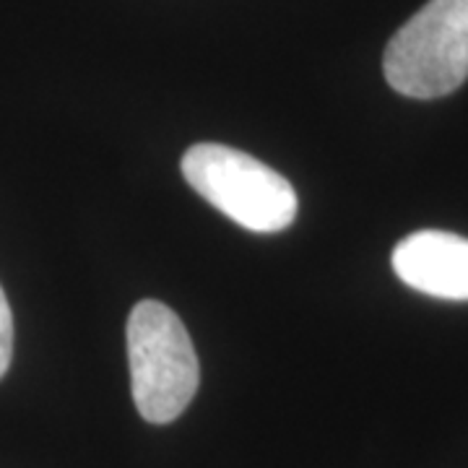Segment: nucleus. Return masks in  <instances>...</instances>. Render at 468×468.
<instances>
[{
    "mask_svg": "<svg viewBox=\"0 0 468 468\" xmlns=\"http://www.w3.org/2000/svg\"><path fill=\"white\" fill-rule=\"evenodd\" d=\"M388 84L411 100L452 94L468 79V0H430L388 42Z\"/></svg>",
    "mask_w": 468,
    "mask_h": 468,
    "instance_id": "nucleus-3",
    "label": "nucleus"
},
{
    "mask_svg": "<svg viewBox=\"0 0 468 468\" xmlns=\"http://www.w3.org/2000/svg\"><path fill=\"white\" fill-rule=\"evenodd\" d=\"M393 271L403 284L437 300H468V239L424 229L409 234L393 250Z\"/></svg>",
    "mask_w": 468,
    "mask_h": 468,
    "instance_id": "nucleus-4",
    "label": "nucleus"
},
{
    "mask_svg": "<svg viewBox=\"0 0 468 468\" xmlns=\"http://www.w3.org/2000/svg\"><path fill=\"white\" fill-rule=\"evenodd\" d=\"M14 356V315L5 300V292L0 289V378L11 367Z\"/></svg>",
    "mask_w": 468,
    "mask_h": 468,
    "instance_id": "nucleus-5",
    "label": "nucleus"
},
{
    "mask_svg": "<svg viewBox=\"0 0 468 468\" xmlns=\"http://www.w3.org/2000/svg\"><path fill=\"white\" fill-rule=\"evenodd\" d=\"M183 177L224 217L250 232H282L300 211L286 177L232 146H190L183 156Z\"/></svg>",
    "mask_w": 468,
    "mask_h": 468,
    "instance_id": "nucleus-2",
    "label": "nucleus"
},
{
    "mask_svg": "<svg viewBox=\"0 0 468 468\" xmlns=\"http://www.w3.org/2000/svg\"><path fill=\"white\" fill-rule=\"evenodd\" d=\"M128 362L138 414L169 424L193 401L201 369L183 320L167 304L144 300L128 315Z\"/></svg>",
    "mask_w": 468,
    "mask_h": 468,
    "instance_id": "nucleus-1",
    "label": "nucleus"
}]
</instances>
